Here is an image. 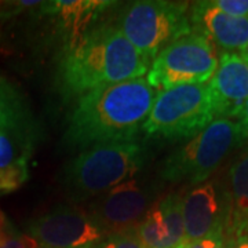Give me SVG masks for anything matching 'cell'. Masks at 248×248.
<instances>
[{
  "mask_svg": "<svg viewBox=\"0 0 248 248\" xmlns=\"http://www.w3.org/2000/svg\"><path fill=\"white\" fill-rule=\"evenodd\" d=\"M110 1L98 0H55L43 1L40 9L46 14L55 16L61 19L62 28L69 33V43L79 39L81 28H84L93 18L107 9Z\"/></svg>",
  "mask_w": 248,
  "mask_h": 248,
  "instance_id": "cell-15",
  "label": "cell"
},
{
  "mask_svg": "<svg viewBox=\"0 0 248 248\" xmlns=\"http://www.w3.org/2000/svg\"><path fill=\"white\" fill-rule=\"evenodd\" d=\"M231 215L226 232L233 240L248 237V155L229 170Z\"/></svg>",
  "mask_w": 248,
  "mask_h": 248,
  "instance_id": "cell-16",
  "label": "cell"
},
{
  "mask_svg": "<svg viewBox=\"0 0 248 248\" xmlns=\"http://www.w3.org/2000/svg\"><path fill=\"white\" fill-rule=\"evenodd\" d=\"M33 141L0 131V170L7 169L21 160H29Z\"/></svg>",
  "mask_w": 248,
  "mask_h": 248,
  "instance_id": "cell-17",
  "label": "cell"
},
{
  "mask_svg": "<svg viewBox=\"0 0 248 248\" xmlns=\"http://www.w3.org/2000/svg\"><path fill=\"white\" fill-rule=\"evenodd\" d=\"M0 248H40V246L29 234L18 233L10 223L0 229Z\"/></svg>",
  "mask_w": 248,
  "mask_h": 248,
  "instance_id": "cell-20",
  "label": "cell"
},
{
  "mask_svg": "<svg viewBox=\"0 0 248 248\" xmlns=\"http://www.w3.org/2000/svg\"><path fill=\"white\" fill-rule=\"evenodd\" d=\"M28 234L40 248H95L108 236L90 213L73 205H60L35 218Z\"/></svg>",
  "mask_w": 248,
  "mask_h": 248,
  "instance_id": "cell-8",
  "label": "cell"
},
{
  "mask_svg": "<svg viewBox=\"0 0 248 248\" xmlns=\"http://www.w3.org/2000/svg\"><path fill=\"white\" fill-rule=\"evenodd\" d=\"M232 248H248V237H240L233 240Z\"/></svg>",
  "mask_w": 248,
  "mask_h": 248,
  "instance_id": "cell-25",
  "label": "cell"
},
{
  "mask_svg": "<svg viewBox=\"0 0 248 248\" xmlns=\"http://www.w3.org/2000/svg\"><path fill=\"white\" fill-rule=\"evenodd\" d=\"M146 78L93 90L79 98L69 116L63 142L71 149L134 141L156 97Z\"/></svg>",
  "mask_w": 248,
  "mask_h": 248,
  "instance_id": "cell-1",
  "label": "cell"
},
{
  "mask_svg": "<svg viewBox=\"0 0 248 248\" xmlns=\"http://www.w3.org/2000/svg\"><path fill=\"white\" fill-rule=\"evenodd\" d=\"M117 28L148 62L174 40L193 31L186 17V3L163 0L131 3L122 13Z\"/></svg>",
  "mask_w": 248,
  "mask_h": 248,
  "instance_id": "cell-6",
  "label": "cell"
},
{
  "mask_svg": "<svg viewBox=\"0 0 248 248\" xmlns=\"http://www.w3.org/2000/svg\"><path fill=\"white\" fill-rule=\"evenodd\" d=\"M156 192L149 182L131 178L101 196L90 207V215L107 234L133 229L153 205Z\"/></svg>",
  "mask_w": 248,
  "mask_h": 248,
  "instance_id": "cell-9",
  "label": "cell"
},
{
  "mask_svg": "<svg viewBox=\"0 0 248 248\" xmlns=\"http://www.w3.org/2000/svg\"><path fill=\"white\" fill-rule=\"evenodd\" d=\"M10 222L7 219V217L4 215V213L0 210V229H3V228H6V226H9Z\"/></svg>",
  "mask_w": 248,
  "mask_h": 248,
  "instance_id": "cell-26",
  "label": "cell"
},
{
  "mask_svg": "<svg viewBox=\"0 0 248 248\" xmlns=\"http://www.w3.org/2000/svg\"><path fill=\"white\" fill-rule=\"evenodd\" d=\"M240 125V133H241V143L246 142L248 145V123H243L239 122Z\"/></svg>",
  "mask_w": 248,
  "mask_h": 248,
  "instance_id": "cell-23",
  "label": "cell"
},
{
  "mask_svg": "<svg viewBox=\"0 0 248 248\" xmlns=\"http://www.w3.org/2000/svg\"><path fill=\"white\" fill-rule=\"evenodd\" d=\"M241 57L244 58V61H247L248 62V45L241 50Z\"/></svg>",
  "mask_w": 248,
  "mask_h": 248,
  "instance_id": "cell-27",
  "label": "cell"
},
{
  "mask_svg": "<svg viewBox=\"0 0 248 248\" xmlns=\"http://www.w3.org/2000/svg\"><path fill=\"white\" fill-rule=\"evenodd\" d=\"M215 116L237 117L248 101V62L236 53H223L208 83Z\"/></svg>",
  "mask_w": 248,
  "mask_h": 248,
  "instance_id": "cell-12",
  "label": "cell"
},
{
  "mask_svg": "<svg viewBox=\"0 0 248 248\" xmlns=\"http://www.w3.org/2000/svg\"><path fill=\"white\" fill-rule=\"evenodd\" d=\"M33 124L24 94L14 83L0 76V131L33 141Z\"/></svg>",
  "mask_w": 248,
  "mask_h": 248,
  "instance_id": "cell-14",
  "label": "cell"
},
{
  "mask_svg": "<svg viewBox=\"0 0 248 248\" xmlns=\"http://www.w3.org/2000/svg\"><path fill=\"white\" fill-rule=\"evenodd\" d=\"M143 248H181L185 244L182 196L171 193L155 203L137 226Z\"/></svg>",
  "mask_w": 248,
  "mask_h": 248,
  "instance_id": "cell-11",
  "label": "cell"
},
{
  "mask_svg": "<svg viewBox=\"0 0 248 248\" xmlns=\"http://www.w3.org/2000/svg\"><path fill=\"white\" fill-rule=\"evenodd\" d=\"M240 143L239 123L232 119L217 117L203 131L170 153L163 163L161 178L170 182L203 184Z\"/></svg>",
  "mask_w": 248,
  "mask_h": 248,
  "instance_id": "cell-5",
  "label": "cell"
},
{
  "mask_svg": "<svg viewBox=\"0 0 248 248\" xmlns=\"http://www.w3.org/2000/svg\"><path fill=\"white\" fill-rule=\"evenodd\" d=\"M239 122H243V123H248V101L243 105L241 110H240L239 116H237Z\"/></svg>",
  "mask_w": 248,
  "mask_h": 248,
  "instance_id": "cell-24",
  "label": "cell"
},
{
  "mask_svg": "<svg viewBox=\"0 0 248 248\" xmlns=\"http://www.w3.org/2000/svg\"><path fill=\"white\" fill-rule=\"evenodd\" d=\"M214 120L208 84H185L157 93L142 131L148 137L177 141L193 138Z\"/></svg>",
  "mask_w": 248,
  "mask_h": 248,
  "instance_id": "cell-4",
  "label": "cell"
},
{
  "mask_svg": "<svg viewBox=\"0 0 248 248\" xmlns=\"http://www.w3.org/2000/svg\"><path fill=\"white\" fill-rule=\"evenodd\" d=\"M190 21L199 32L223 50H243L248 45V18L223 13L213 1H197L192 6Z\"/></svg>",
  "mask_w": 248,
  "mask_h": 248,
  "instance_id": "cell-13",
  "label": "cell"
},
{
  "mask_svg": "<svg viewBox=\"0 0 248 248\" xmlns=\"http://www.w3.org/2000/svg\"><path fill=\"white\" fill-rule=\"evenodd\" d=\"M28 178V160H21L7 169L0 170V195H9L18 190Z\"/></svg>",
  "mask_w": 248,
  "mask_h": 248,
  "instance_id": "cell-18",
  "label": "cell"
},
{
  "mask_svg": "<svg viewBox=\"0 0 248 248\" xmlns=\"http://www.w3.org/2000/svg\"><path fill=\"white\" fill-rule=\"evenodd\" d=\"M181 248H225L223 236H210L202 240L185 243Z\"/></svg>",
  "mask_w": 248,
  "mask_h": 248,
  "instance_id": "cell-22",
  "label": "cell"
},
{
  "mask_svg": "<svg viewBox=\"0 0 248 248\" xmlns=\"http://www.w3.org/2000/svg\"><path fill=\"white\" fill-rule=\"evenodd\" d=\"M214 6L233 17L248 18V0H214Z\"/></svg>",
  "mask_w": 248,
  "mask_h": 248,
  "instance_id": "cell-21",
  "label": "cell"
},
{
  "mask_svg": "<svg viewBox=\"0 0 248 248\" xmlns=\"http://www.w3.org/2000/svg\"><path fill=\"white\" fill-rule=\"evenodd\" d=\"M214 43L199 32L181 36L152 61L146 80L156 91L185 84H204L218 68Z\"/></svg>",
  "mask_w": 248,
  "mask_h": 248,
  "instance_id": "cell-7",
  "label": "cell"
},
{
  "mask_svg": "<svg viewBox=\"0 0 248 248\" xmlns=\"http://www.w3.org/2000/svg\"><path fill=\"white\" fill-rule=\"evenodd\" d=\"M149 62L138 53L117 27L90 29L63 51L57 71L60 91L80 98L93 90L143 78Z\"/></svg>",
  "mask_w": 248,
  "mask_h": 248,
  "instance_id": "cell-2",
  "label": "cell"
},
{
  "mask_svg": "<svg viewBox=\"0 0 248 248\" xmlns=\"http://www.w3.org/2000/svg\"><path fill=\"white\" fill-rule=\"evenodd\" d=\"M146 160V148L137 141L97 145L63 167L62 185L73 200H87L135 177Z\"/></svg>",
  "mask_w": 248,
  "mask_h": 248,
  "instance_id": "cell-3",
  "label": "cell"
},
{
  "mask_svg": "<svg viewBox=\"0 0 248 248\" xmlns=\"http://www.w3.org/2000/svg\"><path fill=\"white\" fill-rule=\"evenodd\" d=\"M95 248H143L137 234V228L108 234Z\"/></svg>",
  "mask_w": 248,
  "mask_h": 248,
  "instance_id": "cell-19",
  "label": "cell"
},
{
  "mask_svg": "<svg viewBox=\"0 0 248 248\" xmlns=\"http://www.w3.org/2000/svg\"><path fill=\"white\" fill-rule=\"evenodd\" d=\"M231 215V197L225 187L215 182L193 186L182 197L185 243L210 236H223Z\"/></svg>",
  "mask_w": 248,
  "mask_h": 248,
  "instance_id": "cell-10",
  "label": "cell"
}]
</instances>
